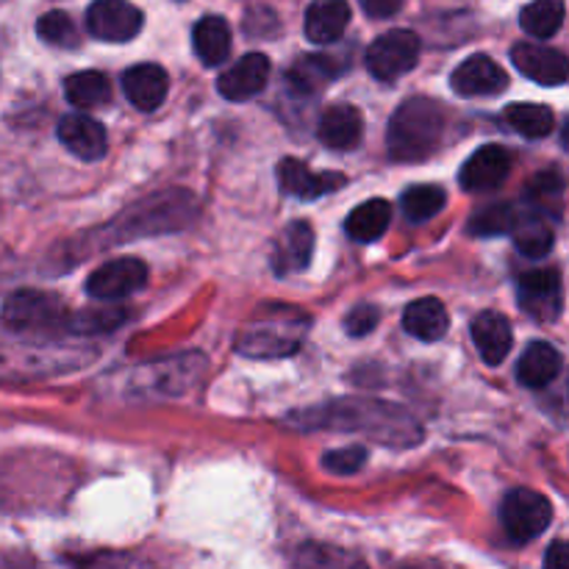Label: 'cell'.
I'll return each mask as SVG.
<instances>
[{
	"label": "cell",
	"instance_id": "obj_1",
	"mask_svg": "<svg viewBox=\"0 0 569 569\" xmlns=\"http://www.w3.org/2000/svg\"><path fill=\"white\" fill-rule=\"evenodd\" d=\"M289 426L331 428V431H370L387 445H415L422 437L409 415L398 406L387 403H359V400H339L320 409H306L289 417Z\"/></svg>",
	"mask_w": 569,
	"mask_h": 569
},
{
	"label": "cell",
	"instance_id": "obj_2",
	"mask_svg": "<svg viewBox=\"0 0 569 569\" xmlns=\"http://www.w3.org/2000/svg\"><path fill=\"white\" fill-rule=\"evenodd\" d=\"M445 133V111L431 98H409L400 103L387 128V148L395 161L415 164L439 148Z\"/></svg>",
	"mask_w": 569,
	"mask_h": 569
},
{
	"label": "cell",
	"instance_id": "obj_3",
	"mask_svg": "<svg viewBox=\"0 0 569 569\" xmlns=\"http://www.w3.org/2000/svg\"><path fill=\"white\" fill-rule=\"evenodd\" d=\"M309 317L292 306H261L256 320L239 333V350L250 359H283L300 348Z\"/></svg>",
	"mask_w": 569,
	"mask_h": 569
},
{
	"label": "cell",
	"instance_id": "obj_4",
	"mask_svg": "<svg viewBox=\"0 0 569 569\" xmlns=\"http://www.w3.org/2000/svg\"><path fill=\"white\" fill-rule=\"evenodd\" d=\"M70 320L72 317L59 298L37 289H20L3 303V322L17 333L64 331L70 328Z\"/></svg>",
	"mask_w": 569,
	"mask_h": 569
},
{
	"label": "cell",
	"instance_id": "obj_5",
	"mask_svg": "<svg viewBox=\"0 0 569 569\" xmlns=\"http://www.w3.org/2000/svg\"><path fill=\"white\" fill-rule=\"evenodd\" d=\"M553 520V506L542 492L533 489H511L500 506V522H503L506 537L515 545H528L542 537Z\"/></svg>",
	"mask_w": 569,
	"mask_h": 569
},
{
	"label": "cell",
	"instance_id": "obj_6",
	"mask_svg": "<svg viewBox=\"0 0 569 569\" xmlns=\"http://www.w3.org/2000/svg\"><path fill=\"white\" fill-rule=\"evenodd\" d=\"M420 37L415 31H387L367 48V70L378 81H398L400 76L411 72L420 61Z\"/></svg>",
	"mask_w": 569,
	"mask_h": 569
},
{
	"label": "cell",
	"instance_id": "obj_7",
	"mask_svg": "<svg viewBox=\"0 0 569 569\" xmlns=\"http://www.w3.org/2000/svg\"><path fill=\"white\" fill-rule=\"evenodd\" d=\"M517 300L522 311L539 322L559 320L565 309V287L559 270H533L517 281Z\"/></svg>",
	"mask_w": 569,
	"mask_h": 569
},
{
	"label": "cell",
	"instance_id": "obj_8",
	"mask_svg": "<svg viewBox=\"0 0 569 569\" xmlns=\"http://www.w3.org/2000/svg\"><path fill=\"white\" fill-rule=\"evenodd\" d=\"M142 22V11L128 0H94L87 9V31L100 42H131Z\"/></svg>",
	"mask_w": 569,
	"mask_h": 569
},
{
	"label": "cell",
	"instance_id": "obj_9",
	"mask_svg": "<svg viewBox=\"0 0 569 569\" xmlns=\"http://www.w3.org/2000/svg\"><path fill=\"white\" fill-rule=\"evenodd\" d=\"M148 281V267L139 259H114L87 278V295L94 300H120L139 292Z\"/></svg>",
	"mask_w": 569,
	"mask_h": 569
},
{
	"label": "cell",
	"instance_id": "obj_10",
	"mask_svg": "<svg viewBox=\"0 0 569 569\" xmlns=\"http://www.w3.org/2000/svg\"><path fill=\"white\" fill-rule=\"evenodd\" d=\"M450 87L461 98H489L509 87V72L487 53H476L461 61L450 76Z\"/></svg>",
	"mask_w": 569,
	"mask_h": 569
},
{
	"label": "cell",
	"instance_id": "obj_11",
	"mask_svg": "<svg viewBox=\"0 0 569 569\" xmlns=\"http://www.w3.org/2000/svg\"><path fill=\"white\" fill-rule=\"evenodd\" d=\"M511 153L503 144H483L478 148L470 159L465 161L459 172V183L467 192H492V189L503 187L506 178L511 172Z\"/></svg>",
	"mask_w": 569,
	"mask_h": 569
},
{
	"label": "cell",
	"instance_id": "obj_12",
	"mask_svg": "<svg viewBox=\"0 0 569 569\" xmlns=\"http://www.w3.org/2000/svg\"><path fill=\"white\" fill-rule=\"evenodd\" d=\"M511 61L517 70L542 87H561L569 78V59L561 50L537 42H520L511 48Z\"/></svg>",
	"mask_w": 569,
	"mask_h": 569
},
{
	"label": "cell",
	"instance_id": "obj_13",
	"mask_svg": "<svg viewBox=\"0 0 569 569\" xmlns=\"http://www.w3.org/2000/svg\"><path fill=\"white\" fill-rule=\"evenodd\" d=\"M206 361L200 356H178V359L161 361V365L144 367V372H137V381L142 383L144 392H164V395H181L192 387L200 378V367Z\"/></svg>",
	"mask_w": 569,
	"mask_h": 569
},
{
	"label": "cell",
	"instance_id": "obj_14",
	"mask_svg": "<svg viewBox=\"0 0 569 569\" xmlns=\"http://www.w3.org/2000/svg\"><path fill=\"white\" fill-rule=\"evenodd\" d=\"M59 139L72 156H78V159L83 161L103 159L106 148H109V137H106L103 122H98L89 114H81V111L61 117Z\"/></svg>",
	"mask_w": 569,
	"mask_h": 569
},
{
	"label": "cell",
	"instance_id": "obj_15",
	"mask_svg": "<svg viewBox=\"0 0 569 569\" xmlns=\"http://www.w3.org/2000/svg\"><path fill=\"white\" fill-rule=\"evenodd\" d=\"M278 183L287 194H295L300 200H317L320 194L337 192L345 187L342 172H315L309 164L298 159H283L278 164Z\"/></svg>",
	"mask_w": 569,
	"mask_h": 569
},
{
	"label": "cell",
	"instance_id": "obj_16",
	"mask_svg": "<svg viewBox=\"0 0 569 569\" xmlns=\"http://www.w3.org/2000/svg\"><path fill=\"white\" fill-rule=\"evenodd\" d=\"M267 81H270V59L264 53H248L222 72L217 89H220L222 98L239 103V100H250L253 94H259L267 87Z\"/></svg>",
	"mask_w": 569,
	"mask_h": 569
},
{
	"label": "cell",
	"instance_id": "obj_17",
	"mask_svg": "<svg viewBox=\"0 0 569 569\" xmlns=\"http://www.w3.org/2000/svg\"><path fill=\"white\" fill-rule=\"evenodd\" d=\"M361 133H365V117L356 106L348 103L322 111L320 126H317V137L331 150H353L361 142Z\"/></svg>",
	"mask_w": 569,
	"mask_h": 569
},
{
	"label": "cell",
	"instance_id": "obj_18",
	"mask_svg": "<svg viewBox=\"0 0 569 569\" xmlns=\"http://www.w3.org/2000/svg\"><path fill=\"white\" fill-rule=\"evenodd\" d=\"M122 89L139 111H153L164 103L170 76L159 64H137L122 72Z\"/></svg>",
	"mask_w": 569,
	"mask_h": 569
},
{
	"label": "cell",
	"instance_id": "obj_19",
	"mask_svg": "<svg viewBox=\"0 0 569 569\" xmlns=\"http://www.w3.org/2000/svg\"><path fill=\"white\" fill-rule=\"evenodd\" d=\"M350 22L348 0H311L306 9L303 31L309 42L333 44L342 39L345 28Z\"/></svg>",
	"mask_w": 569,
	"mask_h": 569
},
{
	"label": "cell",
	"instance_id": "obj_20",
	"mask_svg": "<svg viewBox=\"0 0 569 569\" xmlns=\"http://www.w3.org/2000/svg\"><path fill=\"white\" fill-rule=\"evenodd\" d=\"M472 342H476L478 353L487 365L498 367L503 365L506 356L511 353L515 345V333H511L509 320L498 311H483L472 320Z\"/></svg>",
	"mask_w": 569,
	"mask_h": 569
},
{
	"label": "cell",
	"instance_id": "obj_21",
	"mask_svg": "<svg viewBox=\"0 0 569 569\" xmlns=\"http://www.w3.org/2000/svg\"><path fill=\"white\" fill-rule=\"evenodd\" d=\"M561 372V353L550 342H531L517 361V378L522 387L542 389Z\"/></svg>",
	"mask_w": 569,
	"mask_h": 569
},
{
	"label": "cell",
	"instance_id": "obj_22",
	"mask_svg": "<svg viewBox=\"0 0 569 569\" xmlns=\"http://www.w3.org/2000/svg\"><path fill=\"white\" fill-rule=\"evenodd\" d=\"M403 328L415 339H422V342H439L450 328L448 309L437 298L415 300V303L406 306Z\"/></svg>",
	"mask_w": 569,
	"mask_h": 569
},
{
	"label": "cell",
	"instance_id": "obj_23",
	"mask_svg": "<svg viewBox=\"0 0 569 569\" xmlns=\"http://www.w3.org/2000/svg\"><path fill=\"white\" fill-rule=\"evenodd\" d=\"M311 253H315V228L309 222L298 220L283 231L272 261H276V270L283 276V272L306 270L311 261Z\"/></svg>",
	"mask_w": 569,
	"mask_h": 569
},
{
	"label": "cell",
	"instance_id": "obj_24",
	"mask_svg": "<svg viewBox=\"0 0 569 569\" xmlns=\"http://www.w3.org/2000/svg\"><path fill=\"white\" fill-rule=\"evenodd\" d=\"M192 48L206 67H220L231 53V28L222 17H203L192 28Z\"/></svg>",
	"mask_w": 569,
	"mask_h": 569
},
{
	"label": "cell",
	"instance_id": "obj_25",
	"mask_svg": "<svg viewBox=\"0 0 569 569\" xmlns=\"http://www.w3.org/2000/svg\"><path fill=\"white\" fill-rule=\"evenodd\" d=\"M389 220H392V206L381 198H372L350 211L348 220H345V233L353 242H376L387 233Z\"/></svg>",
	"mask_w": 569,
	"mask_h": 569
},
{
	"label": "cell",
	"instance_id": "obj_26",
	"mask_svg": "<svg viewBox=\"0 0 569 569\" xmlns=\"http://www.w3.org/2000/svg\"><path fill=\"white\" fill-rule=\"evenodd\" d=\"M511 237H515L517 250L522 256H528V259H542V256H548L553 250L556 233L548 217L539 214V211H528V214H517Z\"/></svg>",
	"mask_w": 569,
	"mask_h": 569
},
{
	"label": "cell",
	"instance_id": "obj_27",
	"mask_svg": "<svg viewBox=\"0 0 569 569\" xmlns=\"http://www.w3.org/2000/svg\"><path fill=\"white\" fill-rule=\"evenodd\" d=\"M64 94L76 109H98L111 100V83L103 72L83 70L67 78Z\"/></svg>",
	"mask_w": 569,
	"mask_h": 569
},
{
	"label": "cell",
	"instance_id": "obj_28",
	"mask_svg": "<svg viewBox=\"0 0 569 569\" xmlns=\"http://www.w3.org/2000/svg\"><path fill=\"white\" fill-rule=\"evenodd\" d=\"M503 117L517 133H522L528 139H545L556 128L553 109L545 103H511Z\"/></svg>",
	"mask_w": 569,
	"mask_h": 569
},
{
	"label": "cell",
	"instance_id": "obj_29",
	"mask_svg": "<svg viewBox=\"0 0 569 569\" xmlns=\"http://www.w3.org/2000/svg\"><path fill=\"white\" fill-rule=\"evenodd\" d=\"M567 6L565 0H533L522 9L520 26L522 31H528L537 39H550L559 33V28L565 26Z\"/></svg>",
	"mask_w": 569,
	"mask_h": 569
},
{
	"label": "cell",
	"instance_id": "obj_30",
	"mask_svg": "<svg viewBox=\"0 0 569 569\" xmlns=\"http://www.w3.org/2000/svg\"><path fill=\"white\" fill-rule=\"evenodd\" d=\"M342 72V64L331 59V56H306L289 72V83H292L298 92H315L322 83L331 81Z\"/></svg>",
	"mask_w": 569,
	"mask_h": 569
},
{
	"label": "cell",
	"instance_id": "obj_31",
	"mask_svg": "<svg viewBox=\"0 0 569 569\" xmlns=\"http://www.w3.org/2000/svg\"><path fill=\"white\" fill-rule=\"evenodd\" d=\"M448 203V194L442 187H433V183H420V187H411L403 192L400 200V209L409 217L411 222H426L431 217H437L439 211Z\"/></svg>",
	"mask_w": 569,
	"mask_h": 569
},
{
	"label": "cell",
	"instance_id": "obj_32",
	"mask_svg": "<svg viewBox=\"0 0 569 569\" xmlns=\"http://www.w3.org/2000/svg\"><path fill=\"white\" fill-rule=\"evenodd\" d=\"M37 33L39 39L56 44V48H76L78 44V31L72 26L70 14H64V11H48V14L39 17Z\"/></svg>",
	"mask_w": 569,
	"mask_h": 569
},
{
	"label": "cell",
	"instance_id": "obj_33",
	"mask_svg": "<svg viewBox=\"0 0 569 569\" xmlns=\"http://www.w3.org/2000/svg\"><path fill=\"white\" fill-rule=\"evenodd\" d=\"M517 211L511 206H492L487 211H478L470 222V231L478 233V237H500V233L515 231Z\"/></svg>",
	"mask_w": 569,
	"mask_h": 569
},
{
	"label": "cell",
	"instance_id": "obj_34",
	"mask_svg": "<svg viewBox=\"0 0 569 569\" xmlns=\"http://www.w3.org/2000/svg\"><path fill=\"white\" fill-rule=\"evenodd\" d=\"M356 565L359 561L353 556L333 548H317V545H306L298 553V561H295L298 569H356Z\"/></svg>",
	"mask_w": 569,
	"mask_h": 569
},
{
	"label": "cell",
	"instance_id": "obj_35",
	"mask_svg": "<svg viewBox=\"0 0 569 569\" xmlns=\"http://www.w3.org/2000/svg\"><path fill=\"white\" fill-rule=\"evenodd\" d=\"M367 465V448L361 445H348L342 450H331V453L322 456V467L333 476H353L361 467Z\"/></svg>",
	"mask_w": 569,
	"mask_h": 569
},
{
	"label": "cell",
	"instance_id": "obj_36",
	"mask_svg": "<svg viewBox=\"0 0 569 569\" xmlns=\"http://www.w3.org/2000/svg\"><path fill=\"white\" fill-rule=\"evenodd\" d=\"M120 320H122V311H87V315L72 317L70 331H76V333L111 331V328H114Z\"/></svg>",
	"mask_w": 569,
	"mask_h": 569
},
{
	"label": "cell",
	"instance_id": "obj_37",
	"mask_svg": "<svg viewBox=\"0 0 569 569\" xmlns=\"http://www.w3.org/2000/svg\"><path fill=\"white\" fill-rule=\"evenodd\" d=\"M381 322V311L376 306H356L348 317H345V331L350 337H367L370 331H376V326Z\"/></svg>",
	"mask_w": 569,
	"mask_h": 569
},
{
	"label": "cell",
	"instance_id": "obj_38",
	"mask_svg": "<svg viewBox=\"0 0 569 569\" xmlns=\"http://www.w3.org/2000/svg\"><path fill=\"white\" fill-rule=\"evenodd\" d=\"M361 9L372 20H387V17H395L403 9V0H361Z\"/></svg>",
	"mask_w": 569,
	"mask_h": 569
},
{
	"label": "cell",
	"instance_id": "obj_39",
	"mask_svg": "<svg viewBox=\"0 0 569 569\" xmlns=\"http://www.w3.org/2000/svg\"><path fill=\"white\" fill-rule=\"evenodd\" d=\"M545 569H569V542H553L545 553Z\"/></svg>",
	"mask_w": 569,
	"mask_h": 569
}]
</instances>
